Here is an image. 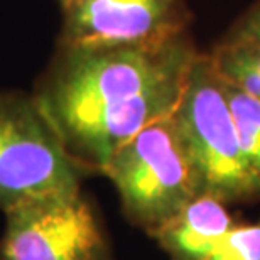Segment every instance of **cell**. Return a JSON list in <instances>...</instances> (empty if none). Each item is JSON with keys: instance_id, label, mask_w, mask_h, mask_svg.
<instances>
[{"instance_id": "1", "label": "cell", "mask_w": 260, "mask_h": 260, "mask_svg": "<svg viewBox=\"0 0 260 260\" xmlns=\"http://www.w3.org/2000/svg\"><path fill=\"white\" fill-rule=\"evenodd\" d=\"M198 51L188 36L152 44L58 49L32 93L71 157L102 173L134 135L171 115Z\"/></svg>"}, {"instance_id": "2", "label": "cell", "mask_w": 260, "mask_h": 260, "mask_svg": "<svg viewBox=\"0 0 260 260\" xmlns=\"http://www.w3.org/2000/svg\"><path fill=\"white\" fill-rule=\"evenodd\" d=\"M200 194L230 203L260 200V176L242 147L226 86L210 54L198 53L173 112Z\"/></svg>"}, {"instance_id": "3", "label": "cell", "mask_w": 260, "mask_h": 260, "mask_svg": "<svg viewBox=\"0 0 260 260\" xmlns=\"http://www.w3.org/2000/svg\"><path fill=\"white\" fill-rule=\"evenodd\" d=\"M122 210L149 235L200 194L173 113L142 128L103 166Z\"/></svg>"}, {"instance_id": "4", "label": "cell", "mask_w": 260, "mask_h": 260, "mask_svg": "<svg viewBox=\"0 0 260 260\" xmlns=\"http://www.w3.org/2000/svg\"><path fill=\"white\" fill-rule=\"evenodd\" d=\"M85 174L32 93L0 91V211L78 193Z\"/></svg>"}, {"instance_id": "5", "label": "cell", "mask_w": 260, "mask_h": 260, "mask_svg": "<svg viewBox=\"0 0 260 260\" xmlns=\"http://www.w3.org/2000/svg\"><path fill=\"white\" fill-rule=\"evenodd\" d=\"M4 216L0 260H112L95 210L81 191L36 198Z\"/></svg>"}, {"instance_id": "6", "label": "cell", "mask_w": 260, "mask_h": 260, "mask_svg": "<svg viewBox=\"0 0 260 260\" xmlns=\"http://www.w3.org/2000/svg\"><path fill=\"white\" fill-rule=\"evenodd\" d=\"M184 0H78L63 9L58 49L162 43L186 34Z\"/></svg>"}, {"instance_id": "7", "label": "cell", "mask_w": 260, "mask_h": 260, "mask_svg": "<svg viewBox=\"0 0 260 260\" xmlns=\"http://www.w3.org/2000/svg\"><path fill=\"white\" fill-rule=\"evenodd\" d=\"M235 225L225 201L198 194L150 237L171 260H208Z\"/></svg>"}, {"instance_id": "8", "label": "cell", "mask_w": 260, "mask_h": 260, "mask_svg": "<svg viewBox=\"0 0 260 260\" xmlns=\"http://www.w3.org/2000/svg\"><path fill=\"white\" fill-rule=\"evenodd\" d=\"M225 86L242 147L252 168L260 176V102L226 80Z\"/></svg>"}, {"instance_id": "9", "label": "cell", "mask_w": 260, "mask_h": 260, "mask_svg": "<svg viewBox=\"0 0 260 260\" xmlns=\"http://www.w3.org/2000/svg\"><path fill=\"white\" fill-rule=\"evenodd\" d=\"M218 73L226 81L260 102V70L243 58L230 43H221L210 54Z\"/></svg>"}, {"instance_id": "10", "label": "cell", "mask_w": 260, "mask_h": 260, "mask_svg": "<svg viewBox=\"0 0 260 260\" xmlns=\"http://www.w3.org/2000/svg\"><path fill=\"white\" fill-rule=\"evenodd\" d=\"M208 260H260V220L237 223Z\"/></svg>"}, {"instance_id": "11", "label": "cell", "mask_w": 260, "mask_h": 260, "mask_svg": "<svg viewBox=\"0 0 260 260\" xmlns=\"http://www.w3.org/2000/svg\"><path fill=\"white\" fill-rule=\"evenodd\" d=\"M228 41H238V43H252L260 46V4L253 7L240 22H238L235 32Z\"/></svg>"}, {"instance_id": "12", "label": "cell", "mask_w": 260, "mask_h": 260, "mask_svg": "<svg viewBox=\"0 0 260 260\" xmlns=\"http://www.w3.org/2000/svg\"><path fill=\"white\" fill-rule=\"evenodd\" d=\"M245 58L248 63H252L255 68L260 70V46L252 43H238V41H226Z\"/></svg>"}, {"instance_id": "13", "label": "cell", "mask_w": 260, "mask_h": 260, "mask_svg": "<svg viewBox=\"0 0 260 260\" xmlns=\"http://www.w3.org/2000/svg\"><path fill=\"white\" fill-rule=\"evenodd\" d=\"M59 5H61V9H64V7H68V5H71V4H75V2H78V0H56Z\"/></svg>"}]
</instances>
